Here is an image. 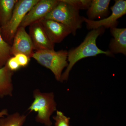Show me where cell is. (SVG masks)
I'll use <instances>...</instances> for the list:
<instances>
[{
	"mask_svg": "<svg viewBox=\"0 0 126 126\" xmlns=\"http://www.w3.org/2000/svg\"><path fill=\"white\" fill-rule=\"evenodd\" d=\"M64 1L79 10L88 9L92 2L91 0H64Z\"/></svg>",
	"mask_w": 126,
	"mask_h": 126,
	"instance_id": "cell-18",
	"label": "cell"
},
{
	"mask_svg": "<svg viewBox=\"0 0 126 126\" xmlns=\"http://www.w3.org/2000/svg\"><path fill=\"white\" fill-rule=\"evenodd\" d=\"M68 52L44 50L35 51L32 56L39 64L50 69L57 81H60L63 69L68 65Z\"/></svg>",
	"mask_w": 126,
	"mask_h": 126,
	"instance_id": "cell-4",
	"label": "cell"
},
{
	"mask_svg": "<svg viewBox=\"0 0 126 126\" xmlns=\"http://www.w3.org/2000/svg\"><path fill=\"white\" fill-rule=\"evenodd\" d=\"M104 31L103 27L92 30L88 34L80 45L68 52L67 61L69 63L65 72L62 75L61 82L67 80L70 70L75 63L80 60L99 54H104L108 56L112 55L110 50L103 51L99 48L96 45L97 38Z\"/></svg>",
	"mask_w": 126,
	"mask_h": 126,
	"instance_id": "cell-1",
	"label": "cell"
},
{
	"mask_svg": "<svg viewBox=\"0 0 126 126\" xmlns=\"http://www.w3.org/2000/svg\"><path fill=\"white\" fill-rule=\"evenodd\" d=\"M47 35L54 44L61 43L71 33L70 29L65 25L55 21L43 19L40 20Z\"/></svg>",
	"mask_w": 126,
	"mask_h": 126,
	"instance_id": "cell-10",
	"label": "cell"
},
{
	"mask_svg": "<svg viewBox=\"0 0 126 126\" xmlns=\"http://www.w3.org/2000/svg\"><path fill=\"white\" fill-rule=\"evenodd\" d=\"M20 67H25L28 65L30 61V58L23 54H18L14 56Z\"/></svg>",
	"mask_w": 126,
	"mask_h": 126,
	"instance_id": "cell-19",
	"label": "cell"
},
{
	"mask_svg": "<svg viewBox=\"0 0 126 126\" xmlns=\"http://www.w3.org/2000/svg\"><path fill=\"white\" fill-rule=\"evenodd\" d=\"M113 39L109 45L110 52L112 53L126 55V29L116 27L110 29Z\"/></svg>",
	"mask_w": 126,
	"mask_h": 126,
	"instance_id": "cell-11",
	"label": "cell"
},
{
	"mask_svg": "<svg viewBox=\"0 0 126 126\" xmlns=\"http://www.w3.org/2000/svg\"><path fill=\"white\" fill-rule=\"evenodd\" d=\"M12 56L11 46L3 39L0 28V68L5 65Z\"/></svg>",
	"mask_w": 126,
	"mask_h": 126,
	"instance_id": "cell-16",
	"label": "cell"
},
{
	"mask_svg": "<svg viewBox=\"0 0 126 126\" xmlns=\"http://www.w3.org/2000/svg\"><path fill=\"white\" fill-rule=\"evenodd\" d=\"M34 101L28 110L30 112H37L35 120L37 122L46 126H52L50 117L56 110V104L52 92L42 93L36 89L33 93Z\"/></svg>",
	"mask_w": 126,
	"mask_h": 126,
	"instance_id": "cell-3",
	"label": "cell"
},
{
	"mask_svg": "<svg viewBox=\"0 0 126 126\" xmlns=\"http://www.w3.org/2000/svg\"><path fill=\"white\" fill-rule=\"evenodd\" d=\"M13 74L14 72L9 69L6 64L0 68V97L12 96L14 90L12 80Z\"/></svg>",
	"mask_w": 126,
	"mask_h": 126,
	"instance_id": "cell-12",
	"label": "cell"
},
{
	"mask_svg": "<svg viewBox=\"0 0 126 126\" xmlns=\"http://www.w3.org/2000/svg\"><path fill=\"white\" fill-rule=\"evenodd\" d=\"M24 27L20 26L18 28L13 39L11 46L12 56L18 54H23L30 58L33 54V47L29 34Z\"/></svg>",
	"mask_w": 126,
	"mask_h": 126,
	"instance_id": "cell-8",
	"label": "cell"
},
{
	"mask_svg": "<svg viewBox=\"0 0 126 126\" xmlns=\"http://www.w3.org/2000/svg\"><path fill=\"white\" fill-rule=\"evenodd\" d=\"M8 115V110L7 109H2L0 111V118Z\"/></svg>",
	"mask_w": 126,
	"mask_h": 126,
	"instance_id": "cell-21",
	"label": "cell"
},
{
	"mask_svg": "<svg viewBox=\"0 0 126 126\" xmlns=\"http://www.w3.org/2000/svg\"><path fill=\"white\" fill-rule=\"evenodd\" d=\"M17 0H0V23L4 26L11 18Z\"/></svg>",
	"mask_w": 126,
	"mask_h": 126,
	"instance_id": "cell-14",
	"label": "cell"
},
{
	"mask_svg": "<svg viewBox=\"0 0 126 126\" xmlns=\"http://www.w3.org/2000/svg\"><path fill=\"white\" fill-rule=\"evenodd\" d=\"M26 118V115L14 113L0 118V126H22Z\"/></svg>",
	"mask_w": 126,
	"mask_h": 126,
	"instance_id": "cell-15",
	"label": "cell"
},
{
	"mask_svg": "<svg viewBox=\"0 0 126 126\" xmlns=\"http://www.w3.org/2000/svg\"><path fill=\"white\" fill-rule=\"evenodd\" d=\"M53 118L55 121V126H70V118L67 117L60 111H56V115Z\"/></svg>",
	"mask_w": 126,
	"mask_h": 126,
	"instance_id": "cell-17",
	"label": "cell"
},
{
	"mask_svg": "<svg viewBox=\"0 0 126 126\" xmlns=\"http://www.w3.org/2000/svg\"><path fill=\"white\" fill-rule=\"evenodd\" d=\"M6 65L9 69L13 72L18 70L20 67V65L14 56H12L9 59L6 63Z\"/></svg>",
	"mask_w": 126,
	"mask_h": 126,
	"instance_id": "cell-20",
	"label": "cell"
},
{
	"mask_svg": "<svg viewBox=\"0 0 126 126\" xmlns=\"http://www.w3.org/2000/svg\"><path fill=\"white\" fill-rule=\"evenodd\" d=\"M112 11L111 15L108 18L99 21L90 20L83 17V21L87 24L89 29L94 30L100 27L110 28L116 27L118 24L117 20L126 14V1L115 0V3L110 8Z\"/></svg>",
	"mask_w": 126,
	"mask_h": 126,
	"instance_id": "cell-6",
	"label": "cell"
},
{
	"mask_svg": "<svg viewBox=\"0 0 126 126\" xmlns=\"http://www.w3.org/2000/svg\"><path fill=\"white\" fill-rule=\"evenodd\" d=\"M29 34L35 51L54 50V45L49 38L40 21L29 26Z\"/></svg>",
	"mask_w": 126,
	"mask_h": 126,
	"instance_id": "cell-9",
	"label": "cell"
},
{
	"mask_svg": "<svg viewBox=\"0 0 126 126\" xmlns=\"http://www.w3.org/2000/svg\"><path fill=\"white\" fill-rule=\"evenodd\" d=\"M39 0H19L16 2L9 22L1 27V33L5 41L12 44L16 32L26 14Z\"/></svg>",
	"mask_w": 126,
	"mask_h": 126,
	"instance_id": "cell-5",
	"label": "cell"
},
{
	"mask_svg": "<svg viewBox=\"0 0 126 126\" xmlns=\"http://www.w3.org/2000/svg\"><path fill=\"white\" fill-rule=\"evenodd\" d=\"M59 1V0H39L25 16L20 26L25 28L44 19Z\"/></svg>",
	"mask_w": 126,
	"mask_h": 126,
	"instance_id": "cell-7",
	"label": "cell"
},
{
	"mask_svg": "<svg viewBox=\"0 0 126 126\" xmlns=\"http://www.w3.org/2000/svg\"><path fill=\"white\" fill-rule=\"evenodd\" d=\"M110 0H93L88 9V19L93 20L98 17H102L107 15Z\"/></svg>",
	"mask_w": 126,
	"mask_h": 126,
	"instance_id": "cell-13",
	"label": "cell"
},
{
	"mask_svg": "<svg viewBox=\"0 0 126 126\" xmlns=\"http://www.w3.org/2000/svg\"><path fill=\"white\" fill-rule=\"evenodd\" d=\"M44 19L52 20L65 25L74 35L77 30L82 27L83 21V17L79 14V10L64 0H59L58 4Z\"/></svg>",
	"mask_w": 126,
	"mask_h": 126,
	"instance_id": "cell-2",
	"label": "cell"
}]
</instances>
